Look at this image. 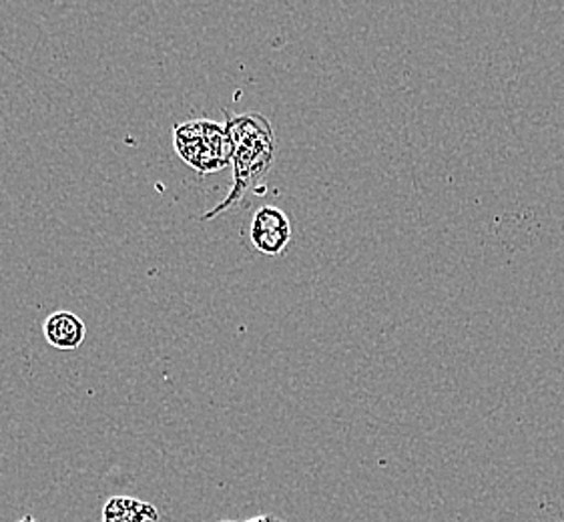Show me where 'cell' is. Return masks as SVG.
I'll use <instances>...</instances> for the list:
<instances>
[{"label":"cell","instance_id":"6da1fadb","mask_svg":"<svg viewBox=\"0 0 564 522\" xmlns=\"http://www.w3.org/2000/svg\"><path fill=\"white\" fill-rule=\"evenodd\" d=\"M224 115L227 131L234 141V185L221 204L215 205L214 209L202 216L204 221L215 219L239 204L249 187L271 170L278 151L273 127L268 117L261 113L236 115L229 109Z\"/></svg>","mask_w":564,"mask_h":522},{"label":"cell","instance_id":"7a4b0ae2","mask_svg":"<svg viewBox=\"0 0 564 522\" xmlns=\"http://www.w3.org/2000/svg\"><path fill=\"white\" fill-rule=\"evenodd\" d=\"M173 145L181 160L199 175L221 171L234 160L227 127L212 119H192L173 127Z\"/></svg>","mask_w":564,"mask_h":522},{"label":"cell","instance_id":"3957f363","mask_svg":"<svg viewBox=\"0 0 564 522\" xmlns=\"http://www.w3.org/2000/svg\"><path fill=\"white\" fill-rule=\"evenodd\" d=\"M292 221L288 214L275 205H263L249 226V239L256 250L268 258H280L292 243Z\"/></svg>","mask_w":564,"mask_h":522},{"label":"cell","instance_id":"277c9868","mask_svg":"<svg viewBox=\"0 0 564 522\" xmlns=\"http://www.w3.org/2000/svg\"><path fill=\"white\" fill-rule=\"evenodd\" d=\"M43 336L53 348L70 352L85 344L87 326L77 314L68 309H58L43 322Z\"/></svg>","mask_w":564,"mask_h":522},{"label":"cell","instance_id":"5b68a950","mask_svg":"<svg viewBox=\"0 0 564 522\" xmlns=\"http://www.w3.org/2000/svg\"><path fill=\"white\" fill-rule=\"evenodd\" d=\"M158 521V511L139 500L127 499V497H117L107 502L105 507V522H145Z\"/></svg>","mask_w":564,"mask_h":522},{"label":"cell","instance_id":"8992f818","mask_svg":"<svg viewBox=\"0 0 564 522\" xmlns=\"http://www.w3.org/2000/svg\"><path fill=\"white\" fill-rule=\"evenodd\" d=\"M248 522H285L282 519H275V516H271V514H263V516H258V519H251Z\"/></svg>","mask_w":564,"mask_h":522},{"label":"cell","instance_id":"52a82bcc","mask_svg":"<svg viewBox=\"0 0 564 522\" xmlns=\"http://www.w3.org/2000/svg\"><path fill=\"white\" fill-rule=\"evenodd\" d=\"M19 522H39L36 519H34L33 514H26V516H23L21 521Z\"/></svg>","mask_w":564,"mask_h":522},{"label":"cell","instance_id":"ba28073f","mask_svg":"<svg viewBox=\"0 0 564 522\" xmlns=\"http://www.w3.org/2000/svg\"><path fill=\"white\" fill-rule=\"evenodd\" d=\"M221 522H238V521H221Z\"/></svg>","mask_w":564,"mask_h":522}]
</instances>
